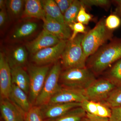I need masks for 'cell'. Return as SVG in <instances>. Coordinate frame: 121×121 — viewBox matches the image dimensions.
Instances as JSON below:
<instances>
[{
  "mask_svg": "<svg viewBox=\"0 0 121 121\" xmlns=\"http://www.w3.org/2000/svg\"><path fill=\"white\" fill-rule=\"evenodd\" d=\"M114 2L117 4V12L121 17V0H115Z\"/></svg>",
  "mask_w": 121,
  "mask_h": 121,
  "instance_id": "obj_36",
  "label": "cell"
},
{
  "mask_svg": "<svg viewBox=\"0 0 121 121\" xmlns=\"http://www.w3.org/2000/svg\"><path fill=\"white\" fill-rule=\"evenodd\" d=\"M105 24L108 29L113 31L120 26L121 20L117 15L111 14L105 20Z\"/></svg>",
  "mask_w": 121,
  "mask_h": 121,
  "instance_id": "obj_28",
  "label": "cell"
},
{
  "mask_svg": "<svg viewBox=\"0 0 121 121\" xmlns=\"http://www.w3.org/2000/svg\"><path fill=\"white\" fill-rule=\"evenodd\" d=\"M81 5L80 0H74L71 6L64 14V21L68 26L77 22L76 19Z\"/></svg>",
  "mask_w": 121,
  "mask_h": 121,
  "instance_id": "obj_22",
  "label": "cell"
},
{
  "mask_svg": "<svg viewBox=\"0 0 121 121\" xmlns=\"http://www.w3.org/2000/svg\"><path fill=\"white\" fill-rule=\"evenodd\" d=\"M113 31L108 29L105 24V20H99L95 26L86 33L82 42V46L86 58L96 52L107 41L111 40Z\"/></svg>",
  "mask_w": 121,
  "mask_h": 121,
  "instance_id": "obj_2",
  "label": "cell"
},
{
  "mask_svg": "<svg viewBox=\"0 0 121 121\" xmlns=\"http://www.w3.org/2000/svg\"><path fill=\"white\" fill-rule=\"evenodd\" d=\"M60 40L43 29L35 39L26 44V47L29 52L33 55L40 50L56 45Z\"/></svg>",
  "mask_w": 121,
  "mask_h": 121,
  "instance_id": "obj_11",
  "label": "cell"
},
{
  "mask_svg": "<svg viewBox=\"0 0 121 121\" xmlns=\"http://www.w3.org/2000/svg\"><path fill=\"white\" fill-rule=\"evenodd\" d=\"M109 75L114 82L121 83V59L116 62L111 68Z\"/></svg>",
  "mask_w": 121,
  "mask_h": 121,
  "instance_id": "obj_27",
  "label": "cell"
},
{
  "mask_svg": "<svg viewBox=\"0 0 121 121\" xmlns=\"http://www.w3.org/2000/svg\"><path fill=\"white\" fill-rule=\"evenodd\" d=\"M37 24L33 22L25 23L14 31L12 37L14 39L25 38L30 35L37 29Z\"/></svg>",
  "mask_w": 121,
  "mask_h": 121,
  "instance_id": "obj_21",
  "label": "cell"
},
{
  "mask_svg": "<svg viewBox=\"0 0 121 121\" xmlns=\"http://www.w3.org/2000/svg\"><path fill=\"white\" fill-rule=\"evenodd\" d=\"M25 0H9L6 1V7L9 15L12 18L18 17L22 15Z\"/></svg>",
  "mask_w": 121,
  "mask_h": 121,
  "instance_id": "obj_24",
  "label": "cell"
},
{
  "mask_svg": "<svg viewBox=\"0 0 121 121\" xmlns=\"http://www.w3.org/2000/svg\"><path fill=\"white\" fill-rule=\"evenodd\" d=\"M81 107L86 113L95 116L109 118L111 115V109L101 102L86 99L82 103Z\"/></svg>",
  "mask_w": 121,
  "mask_h": 121,
  "instance_id": "obj_16",
  "label": "cell"
},
{
  "mask_svg": "<svg viewBox=\"0 0 121 121\" xmlns=\"http://www.w3.org/2000/svg\"><path fill=\"white\" fill-rule=\"evenodd\" d=\"M41 2L46 16L56 20L60 23L66 25L64 15L55 0H41Z\"/></svg>",
  "mask_w": 121,
  "mask_h": 121,
  "instance_id": "obj_20",
  "label": "cell"
},
{
  "mask_svg": "<svg viewBox=\"0 0 121 121\" xmlns=\"http://www.w3.org/2000/svg\"><path fill=\"white\" fill-rule=\"evenodd\" d=\"M81 104V103L73 102L47 104L41 106V112L43 117L55 119L73 108L80 107Z\"/></svg>",
  "mask_w": 121,
  "mask_h": 121,
  "instance_id": "obj_12",
  "label": "cell"
},
{
  "mask_svg": "<svg viewBox=\"0 0 121 121\" xmlns=\"http://www.w3.org/2000/svg\"><path fill=\"white\" fill-rule=\"evenodd\" d=\"M110 121H121V106L111 108Z\"/></svg>",
  "mask_w": 121,
  "mask_h": 121,
  "instance_id": "obj_33",
  "label": "cell"
},
{
  "mask_svg": "<svg viewBox=\"0 0 121 121\" xmlns=\"http://www.w3.org/2000/svg\"><path fill=\"white\" fill-rule=\"evenodd\" d=\"M61 71L60 64L56 62L49 71L35 105L41 107L47 105L52 96L61 88L58 83Z\"/></svg>",
  "mask_w": 121,
  "mask_h": 121,
  "instance_id": "obj_5",
  "label": "cell"
},
{
  "mask_svg": "<svg viewBox=\"0 0 121 121\" xmlns=\"http://www.w3.org/2000/svg\"><path fill=\"white\" fill-rule=\"evenodd\" d=\"M86 99H87L85 95V91L61 87L52 96L48 104L73 102L82 103Z\"/></svg>",
  "mask_w": 121,
  "mask_h": 121,
  "instance_id": "obj_9",
  "label": "cell"
},
{
  "mask_svg": "<svg viewBox=\"0 0 121 121\" xmlns=\"http://www.w3.org/2000/svg\"><path fill=\"white\" fill-rule=\"evenodd\" d=\"M6 7V1L4 0H0V9L5 8Z\"/></svg>",
  "mask_w": 121,
  "mask_h": 121,
  "instance_id": "obj_37",
  "label": "cell"
},
{
  "mask_svg": "<svg viewBox=\"0 0 121 121\" xmlns=\"http://www.w3.org/2000/svg\"><path fill=\"white\" fill-rule=\"evenodd\" d=\"M9 99L25 114L32 106L27 94L15 84H12Z\"/></svg>",
  "mask_w": 121,
  "mask_h": 121,
  "instance_id": "obj_15",
  "label": "cell"
},
{
  "mask_svg": "<svg viewBox=\"0 0 121 121\" xmlns=\"http://www.w3.org/2000/svg\"><path fill=\"white\" fill-rule=\"evenodd\" d=\"M74 0H55L56 2L63 15L71 5Z\"/></svg>",
  "mask_w": 121,
  "mask_h": 121,
  "instance_id": "obj_32",
  "label": "cell"
},
{
  "mask_svg": "<svg viewBox=\"0 0 121 121\" xmlns=\"http://www.w3.org/2000/svg\"><path fill=\"white\" fill-rule=\"evenodd\" d=\"M11 69L12 82L22 89L27 94L30 90V78L28 73L23 67H16Z\"/></svg>",
  "mask_w": 121,
  "mask_h": 121,
  "instance_id": "obj_18",
  "label": "cell"
},
{
  "mask_svg": "<svg viewBox=\"0 0 121 121\" xmlns=\"http://www.w3.org/2000/svg\"><path fill=\"white\" fill-rule=\"evenodd\" d=\"M85 34H79L73 40H68L61 58L66 69L86 67L87 59L84 56L82 42Z\"/></svg>",
  "mask_w": 121,
  "mask_h": 121,
  "instance_id": "obj_3",
  "label": "cell"
},
{
  "mask_svg": "<svg viewBox=\"0 0 121 121\" xmlns=\"http://www.w3.org/2000/svg\"><path fill=\"white\" fill-rule=\"evenodd\" d=\"M111 108L121 106V86L116 87L107 98L101 102Z\"/></svg>",
  "mask_w": 121,
  "mask_h": 121,
  "instance_id": "obj_25",
  "label": "cell"
},
{
  "mask_svg": "<svg viewBox=\"0 0 121 121\" xmlns=\"http://www.w3.org/2000/svg\"><path fill=\"white\" fill-rule=\"evenodd\" d=\"M0 110L5 121H24L25 113L9 99H0Z\"/></svg>",
  "mask_w": 121,
  "mask_h": 121,
  "instance_id": "obj_14",
  "label": "cell"
},
{
  "mask_svg": "<svg viewBox=\"0 0 121 121\" xmlns=\"http://www.w3.org/2000/svg\"><path fill=\"white\" fill-rule=\"evenodd\" d=\"M49 71L48 66H31L29 67L30 81L29 99L32 105L35 104L41 92Z\"/></svg>",
  "mask_w": 121,
  "mask_h": 121,
  "instance_id": "obj_6",
  "label": "cell"
},
{
  "mask_svg": "<svg viewBox=\"0 0 121 121\" xmlns=\"http://www.w3.org/2000/svg\"><path fill=\"white\" fill-rule=\"evenodd\" d=\"M7 19V14L5 8L1 9L0 11V26L2 27L6 23Z\"/></svg>",
  "mask_w": 121,
  "mask_h": 121,
  "instance_id": "obj_35",
  "label": "cell"
},
{
  "mask_svg": "<svg viewBox=\"0 0 121 121\" xmlns=\"http://www.w3.org/2000/svg\"><path fill=\"white\" fill-rule=\"evenodd\" d=\"M86 117L89 121H110L109 118L98 117L86 113Z\"/></svg>",
  "mask_w": 121,
  "mask_h": 121,
  "instance_id": "obj_34",
  "label": "cell"
},
{
  "mask_svg": "<svg viewBox=\"0 0 121 121\" xmlns=\"http://www.w3.org/2000/svg\"><path fill=\"white\" fill-rule=\"evenodd\" d=\"M42 20L43 29L60 40H68L71 37V30L67 25L60 23L46 15Z\"/></svg>",
  "mask_w": 121,
  "mask_h": 121,
  "instance_id": "obj_13",
  "label": "cell"
},
{
  "mask_svg": "<svg viewBox=\"0 0 121 121\" xmlns=\"http://www.w3.org/2000/svg\"><path fill=\"white\" fill-rule=\"evenodd\" d=\"M68 40H61L58 43L46 48L33 55L32 61L38 65H44L56 62L61 58Z\"/></svg>",
  "mask_w": 121,
  "mask_h": 121,
  "instance_id": "obj_8",
  "label": "cell"
},
{
  "mask_svg": "<svg viewBox=\"0 0 121 121\" xmlns=\"http://www.w3.org/2000/svg\"><path fill=\"white\" fill-rule=\"evenodd\" d=\"M41 107L32 106L26 113L24 121H43Z\"/></svg>",
  "mask_w": 121,
  "mask_h": 121,
  "instance_id": "obj_26",
  "label": "cell"
},
{
  "mask_svg": "<svg viewBox=\"0 0 121 121\" xmlns=\"http://www.w3.org/2000/svg\"><path fill=\"white\" fill-rule=\"evenodd\" d=\"M60 79L65 87L85 91L96 80L94 73L89 68L66 69Z\"/></svg>",
  "mask_w": 121,
  "mask_h": 121,
  "instance_id": "obj_4",
  "label": "cell"
},
{
  "mask_svg": "<svg viewBox=\"0 0 121 121\" xmlns=\"http://www.w3.org/2000/svg\"><path fill=\"white\" fill-rule=\"evenodd\" d=\"M91 19V15L86 12L85 7L82 4L76 19L77 22L81 23L84 25H87Z\"/></svg>",
  "mask_w": 121,
  "mask_h": 121,
  "instance_id": "obj_30",
  "label": "cell"
},
{
  "mask_svg": "<svg viewBox=\"0 0 121 121\" xmlns=\"http://www.w3.org/2000/svg\"><path fill=\"white\" fill-rule=\"evenodd\" d=\"M68 26L71 30L73 31L71 37L69 40L73 39L79 33L86 34L87 33L84 25L79 22H75L72 24Z\"/></svg>",
  "mask_w": 121,
  "mask_h": 121,
  "instance_id": "obj_29",
  "label": "cell"
},
{
  "mask_svg": "<svg viewBox=\"0 0 121 121\" xmlns=\"http://www.w3.org/2000/svg\"><path fill=\"white\" fill-rule=\"evenodd\" d=\"M116 87L115 83L111 80H96L85 90V95L88 100L102 102L107 98Z\"/></svg>",
  "mask_w": 121,
  "mask_h": 121,
  "instance_id": "obj_7",
  "label": "cell"
},
{
  "mask_svg": "<svg viewBox=\"0 0 121 121\" xmlns=\"http://www.w3.org/2000/svg\"><path fill=\"white\" fill-rule=\"evenodd\" d=\"M121 59V37L114 38L90 56L89 66L93 73H99Z\"/></svg>",
  "mask_w": 121,
  "mask_h": 121,
  "instance_id": "obj_1",
  "label": "cell"
},
{
  "mask_svg": "<svg viewBox=\"0 0 121 121\" xmlns=\"http://www.w3.org/2000/svg\"><path fill=\"white\" fill-rule=\"evenodd\" d=\"M86 113L81 107L73 108L54 121H80Z\"/></svg>",
  "mask_w": 121,
  "mask_h": 121,
  "instance_id": "obj_23",
  "label": "cell"
},
{
  "mask_svg": "<svg viewBox=\"0 0 121 121\" xmlns=\"http://www.w3.org/2000/svg\"><path fill=\"white\" fill-rule=\"evenodd\" d=\"M45 14L41 0H26L21 15L22 18H36L43 20Z\"/></svg>",
  "mask_w": 121,
  "mask_h": 121,
  "instance_id": "obj_17",
  "label": "cell"
},
{
  "mask_svg": "<svg viewBox=\"0 0 121 121\" xmlns=\"http://www.w3.org/2000/svg\"><path fill=\"white\" fill-rule=\"evenodd\" d=\"M80 1L84 7L96 6L107 7L110 4V1L108 0H81Z\"/></svg>",
  "mask_w": 121,
  "mask_h": 121,
  "instance_id": "obj_31",
  "label": "cell"
},
{
  "mask_svg": "<svg viewBox=\"0 0 121 121\" xmlns=\"http://www.w3.org/2000/svg\"><path fill=\"white\" fill-rule=\"evenodd\" d=\"M7 59L11 69L23 67L26 64L27 59L26 49L22 46L17 47L11 51Z\"/></svg>",
  "mask_w": 121,
  "mask_h": 121,
  "instance_id": "obj_19",
  "label": "cell"
},
{
  "mask_svg": "<svg viewBox=\"0 0 121 121\" xmlns=\"http://www.w3.org/2000/svg\"><path fill=\"white\" fill-rule=\"evenodd\" d=\"M12 86L11 69L7 57L0 53V99H9Z\"/></svg>",
  "mask_w": 121,
  "mask_h": 121,
  "instance_id": "obj_10",
  "label": "cell"
}]
</instances>
